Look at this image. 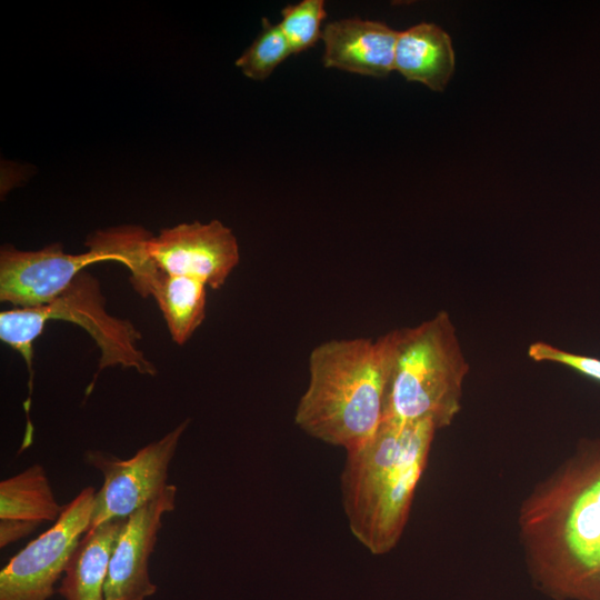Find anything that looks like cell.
<instances>
[{"label":"cell","instance_id":"1","mask_svg":"<svg viewBox=\"0 0 600 600\" xmlns=\"http://www.w3.org/2000/svg\"><path fill=\"white\" fill-rule=\"evenodd\" d=\"M519 540L534 584L553 600H600V438L573 452L523 499Z\"/></svg>","mask_w":600,"mask_h":600},{"label":"cell","instance_id":"2","mask_svg":"<svg viewBox=\"0 0 600 600\" xmlns=\"http://www.w3.org/2000/svg\"><path fill=\"white\" fill-rule=\"evenodd\" d=\"M398 329L376 339H332L309 356V382L294 422L307 434L351 451L383 418Z\"/></svg>","mask_w":600,"mask_h":600},{"label":"cell","instance_id":"3","mask_svg":"<svg viewBox=\"0 0 600 600\" xmlns=\"http://www.w3.org/2000/svg\"><path fill=\"white\" fill-rule=\"evenodd\" d=\"M437 430L429 419L383 418L367 442L347 452L342 504L352 534L371 553L399 542Z\"/></svg>","mask_w":600,"mask_h":600},{"label":"cell","instance_id":"4","mask_svg":"<svg viewBox=\"0 0 600 600\" xmlns=\"http://www.w3.org/2000/svg\"><path fill=\"white\" fill-rule=\"evenodd\" d=\"M469 363L446 311L398 329L384 418L398 422L429 419L437 429L452 423L461 410Z\"/></svg>","mask_w":600,"mask_h":600},{"label":"cell","instance_id":"5","mask_svg":"<svg viewBox=\"0 0 600 600\" xmlns=\"http://www.w3.org/2000/svg\"><path fill=\"white\" fill-rule=\"evenodd\" d=\"M152 234L137 226L98 230L86 244L87 252L64 253L60 243L38 251H20L6 244L0 251V300L17 308H37L52 302L89 264L116 261L130 272L147 258Z\"/></svg>","mask_w":600,"mask_h":600},{"label":"cell","instance_id":"6","mask_svg":"<svg viewBox=\"0 0 600 600\" xmlns=\"http://www.w3.org/2000/svg\"><path fill=\"white\" fill-rule=\"evenodd\" d=\"M96 490L82 489L56 522L0 571V600H49L81 536L91 523Z\"/></svg>","mask_w":600,"mask_h":600},{"label":"cell","instance_id":"7","mask_svg":"<svg viewBox=\"0 0 600 600\" xmlns=\"http://www.w3.org/2000/svg\"><path fill=\"white\" fill-rule=\"evenodd\" d=\"M189 421H182L126 460L98 450L84 452V461L103 476L96 492L90 528L127 518L163 493L169 486V464Z\"/></svg>","mask_w":600,"mask_h":600},{"label":"cell","instance_id":"8","mask_svg":"<svg viewBox=\"0 0 600 600\" xmlns=\"http://www.w3.org/2000/svg\"><path fill=\"white\" fill-rule=\"evenodd\" d=\"M42 323L50 320H63L83 328L100 349L99 369L121 366L133 368L141 374L154 376L156 367L138 348L141 334L134 326L124 319L110 316L96 278L81 272L71 284L52 302L33 308Z\"/></svg>","mask_w":600,"mask_h":600},{"label":"cell","instance_id":"9","mask_svg":"<svg viewBox=\"0 0 600 600\" xmlns=\"http://www.w3.org/2000/svg\"><path fill=\"white\" fill-rule=\"evenodd\" d=\"M148 254L164 272L220 289L239 262L236 236L219 220L181 223L151 236Z\"/></svg>","mask_w":600,"mask_h":600},{"label":"cell","instance_id":"10","mask_svg":"<svg viewBox=\"0 0 600 600\" xmlns=\"http://www.w3.org/2000/svg\"><path fill=\"white\" fill-rule=\"evenodd\" d=\"M177 488L130 514L117 539L104 583V600H144L157 591L150 580L149 558L157 543L161 519L174 510Z\"/></svg>","mask_w":600,"mask_h":600},{"label":"cell","instance_id":"11","mask_svg":"<svg viewBox=\"0 0 600 600\" xmlns=\"http://www.w3.org/2000/svg\"><path fill=\"white\" fill-rule=\"evenodd\" d=\"M398 33L379 21H331L322 32L323 64L362 76L386 77L394 70Z\"/></svg>","mask_w":600,"mask_h":600},{"label":"cell","instance_id":"12","mask_svg":"<svg viewBox=\"0 0 600 600\" xmlns=\"http://www.w3.org/2000/svg\"><path fill=\"white\" fill-rule=\"evenodd\" d=\"M63 507L53 494L44 468L34 463L0 482V548L56 522Z\"/></svg>","mask_w":600,"mask_h":600},{"label":"cell","instance_id":"13","mask_svg":"<svg viewBox=\"0 0 600 600\" xmlns=\"http://www.w3.org/2000/svg\"><path fill=\"white\" fill-rule=\"evenodd\" d=\"M127 518L90 528L79 540L57 590L64 600H104L110 559Z\"/></svg>","mask_w":600,"mask_h":600},{"label":"cell","instance_id":"14","mask_svg":"<svg viewBox=\"0 0 600 600\" xmlns=\"http://www.w3.org/2000/svg\"><path fill=\"white\" fill-rule=\"evenodd\" d=\"M394 70L407 80L442 91L454 70L451 39L434 23L422 22L398 33Z\"/></svg>","mask_w":600,"mask_h":600},{"label":"cell","instance_id":"15","mask_svg":"<svg viewBox=\"0 0 600 600\" xmlns=\"http://www.w3.org/2000/svg\"><path fill=\"white\" fill-rule=\"evenodd\" d=\"M206 289L198 279L169 274L159 268L148 280L142 296L154 298L172 340L182 346L204 319Z\"/></svg>","mask_w":600,"mask_h":600},{"label":"cell","instance_id":"16","mask_svg":"<svg viewBox=\"0 0 600 600\" xmlns=\"http://www.w3.org/2000/svg\"><path fill=\"white\" fill-rule=\"evenodd\" d=\"M291 54L292 50L279 24H272L263 18L260 33L238 58L236 66L246 77L263 80Z\"/></svg>","mask_w":600,"mask_h":600},{"label":"cell","instance_id":"17","mask_svg":"<svg viewBox=\"0 0 600 600\" xmlns=\"http://www.w3.org/2000/svg\"><path fill=\"white\" fill-rule=\"evenodd\" d=\"M279 27L292 53L302 52L322 39V21L327 17L322 0H303L281 11Z\"/></svg>","mask_w":600,"mask_h":600},{"label":"cell","instance_id":"18","mask_svg":"<svg viewBox=\"0 0 600 600\" xmlns=\"http://www.w3.org/2000/svg\"><path fill=\"white\" fill-rule=\"evenodd\" d=\"M528 356L537 362H552L564 366L600 382L599 358L573 353L543 341L531 343L528 348Z\"/></svg>","mask_w":600,"mask_h":600}]
</instances>
